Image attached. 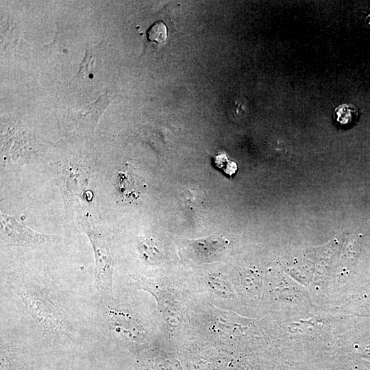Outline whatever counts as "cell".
Here are the masks:
<instances>
[{
    "mask_svg": "<svg viewBox=\"0 0 370 370\" xmlns=\"http://www.w3.org/2000/svg\"><path fill=\"white\" fill-rule=\"evenodd\" d=\"M6 281L45 334L73 339L68 295L51 280L21 269L8 274Z\"/></svg>",
    "mask_w": 370,
    "mask_h": 370,
    "instance_id": "cell-1",
    "label": "cell"
},
{
    "mask_svg": "<svg viewBox=\"0 0 370 370\" xmlns=\"http://www.w3.org/2000/svg\"><path fill=\"white\" fill-rule=\"evenodd\" d=\"M101 303V317L112 335L134 349L147 342V330L136 315L114 300Z\"/></svg>",
    "mask_w": 370,
    "mask_h": 370,
    "instance_id": "cell-2",
    "label": "cell"
},
{
    "mask_svg": "<svg viewBox=\"0 0 370 370\" xmlns=\"http://www.w3.org/2000/svg\"><path fill=\"white\" fill-rule=\"evenodd\" d=\"M1 239L4 245L46 249L59 241L58 236L36 232L12 216L0 213Z\"/></svg>",
    "mask_w": 370,
    "mask_h": 370,
    "instance_id": "cell-3",
    "label": "cell"
},
{
    "mask_svg": "<svg viewBox=\"0 0 370 370\" xmlns=\"http://www.w3.org/2000/svg\"><path fill=\"white\" fill-rule=\"evenodd\" d=\"M86 232L95 254L97 293L101 302L106 301L113 297V259L110 246L101 233L91 230Z\"/></svg>",
    "mask_w": 370,
    "mask_h": 370,
    "instance_id": "cell-4",
    "label": "cell"
},
{
    "mask_svg": "<svg viewBox=\"0 0 370 370\" xmlns=\"http://www.w3.org/2000/svg\"><path fill=\"white\" fill-rule=\"evenodd\" d=\"M112 99L113 92L106 91L84 109L69 112V123L74 130L82 132H93L99 118Z\"/></svg>",
    "mask_w": 370,
    "mask_h": 370,
    "instance_id": "cell-5",
    "label": "cell"
},
{
    "mask_svg": "<svg viewBox=\"0 0 370 370\" xmlns=\"http://www.w3.org/2000/svg\"><path fill=\"white\" fill-rule=\"evenodd\" d=\"M31 357L15 341L1 338V370H32Z\"/></svg>",
    "mask_w": 370,
    "mask_h": 370,
    "instance_id": "cell-6",
    "label": "cell"
},
{
    "mask_svg": "<svg viewBox=\"0 0 370 370\" xmlns=\"http://www.w3.org/2000/svg\"><path fill=\"white\" fill-rule=\"evenodd\" d=\"M224 238L220 236H210L190 242L189 247L193 254L200 260H213L224 249Z\"/></svg>",
    "mask_w": 370,
    "mask_h": 370,
    "instance_id": "cell-7",
    "label": "cell"
},
{
    "mask_svg": "<svg viewBox=\"0 0 370 370\" xmlns=\"http://www.w3.org/2000/svg\"><path fill=\"white\" fill-rule=\"evenodd\" d=\"M136 370H182L180 362L165 355L147 353L137 360Z\"/></svg>",
    "mask_w": 370,
    "mask_h": 370,
    "instance_id": "cell-8",
    "label": "cell"
},
{
    "mask_svg": "<svg viewBox=\"0 0 370 370\" xmlns=\"http://www.w3.org/2000/svg\"><path fill=\"white\" fill-rule=\"evenodd\" d=\"M119 173V189L123 197L135 200L140 195L142 181L132 167H123Z\"/></svg>",
    "mask_w": 370,
    "mask_h": 370,
    "instance_id": "cell-9",
    "label": "cell"
},
{
    "mask_svg": "<svg viewBox=\"0 0 370 370\" xmlns=\"http://www.w3.org/2000/svg\"><path fill=\"white\" fill-rule=\"evenodd\" d=\"M137 248L141 258L148 263L156 264L162 260V250L151 238H139L137 241Z\"/></svg>",
    "mask_w": 370,
    "mask_h": 370,
    "instance_id": "cell-10",
    "label": "cell"
},
{
    "mask_svg": "<svg viewBox=\"0 0 370 370\" xmlns=\"http://www.w3.org/2000/svg\"><path fill=\"white\" fill-rule=\"evenodd\" d=\"M357 108L348 103L338 106L333 113L334 119L341 125H347L356 120L358 116Z\"/></svg>",
    "mask_w": 370,
    "mask_h": 370,
    "instance_id": "cell-11",
    "label": "cell"
},
{
    "mask_svg": "<svg viewBox=\"0 0 370 370\" xmlns=\"http://www.w3.org/2000/svg\"><path fill=\"white\" fill-rule=\"evenodd\" d=\"M149 40L158 43L164 42L167 38V29L166 25L159 21L154 23L147 32Z\"/></svg>",
    "mask_w": 370,
    "mask_h": 370,
    "instance_id": "cell-12",
    "label": "cell"
},
{
    "mask_svg": "<svg viewBox=\"0 0 370 370\" xmlns=\"http://www.w3.org/2000/svg\"><path fill=\"white\" fill-rule=\"evenodd\" d=\"M210 283L214 288L217 289L219 292L224 294L229 290L227 283L223 278H221L219 276H211L210 278Z\"/></svg>",
    "mask_w": 370,
    "mask_h": 370,
    "instance_id": "cell-13",
    "label": "cell"
}]
</instances>
